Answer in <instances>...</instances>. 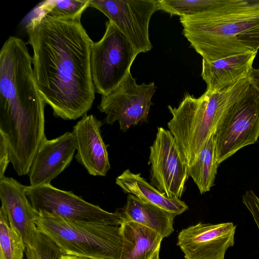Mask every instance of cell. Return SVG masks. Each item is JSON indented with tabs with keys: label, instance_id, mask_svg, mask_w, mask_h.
Listing matches in <instances>:
<instances>
[{
	"label": "cell",
	"instance_id": "cell-18",
	"mask_svg": "<svg viewBox=\"0 0 259 259\" xmlns=\"http://www.w3.org/2000/svg\"><path fill=\"white\" fill-rule=\"evenodd\" d=\"M123 219L148 227L163 238L174 231L175 215L154 205L128 194L124 207L119 210Z\"/></svg>",
	"mask_w": 259,
	"mask_h": 259
},
{
	"label": "cell",
	"instance_id": "cell-14",
	"mask_svg": "<svg viewBox=\"0 0 259 259\" xmlns=\"http://www.w3.org/2000/svg\"><path fill=\"white\" fill-rule=\"evenodd\" d=\"M24 186L13 178L0 179V198L10 224L30 245L37 232L39 213L32 207L26 194Z\"/></svg>",
	"mask_w": 259,
	"mask_h": 259
},
{
	"label": "cell",
	"instance_id": "cell-25",
	"mask_svg": "<svg viewBox=\"0 0 259 259\" xmlns=\"http://www.w3.org/2000/svg\"><path fill=\"white\" fill-rule=\"evenodd\" d=\"M237 38L253 50L257 51L259 49V26L240 34Z\"/></svg>",
	"mask_w": 259,
	"mask_h": 259
},
{
	"label": "cell",
	"instance_id": "cell-29",
	"mask_svg": "<svg viewBox=\"0 0 259 259\" xmlns=\"http://www.w3.org/2000/svg\"><path fill=\"white\" fill-rule=\"evenodd\" d=\"M160 248H158L150 259H160L159 252Z\"/></svg>",
	"mask_w": 259,
	"mask_h": 259
},
{
	"label": "cell",
	"instance_id": "cell-1",
	"mask_svg": "<svg viewBox=\"0 0 259 259\" xmlns=\"http://www.w3.org/2000/svg\"><path fill=\"white\" fill-rule=\"evenodd\" d=\"M39 92L54 115L75 120L95 99L91 71L94 42L80 21L33 16L26 25Z\"/></svg>",
	"mask_w": 259,
	"mask_h": 259
},
{
	"label": "cell",
	"instance_id": "cell-24",
	"mask_svg": "<svg viewBox=\"0 0 259 259\" xmlns=\"http://www.w3.org/2000/svg\"><path fill=\"white\" fill-rule=\"evenodd\" d=\"M242 202L251 213L259 231V198L249 190L243 195Z\"/></svg>",
	"mask_w": 259,
	"mask_h": 259
},
{
	"label": "cell",
	"instance_id": "cell-28",
	"mask_svg": "<svg viewBox=\"0 0 259 259\" xmlns=\"http://www.w3.org/2000/svg\"><path fill=\"white\" fill-rule=\"evenodd\" d=\"M61 259H87L77 256L64 254L62 256Z\"/></svg>",
	"mask_w": 259,
	"mask_h": 259
},
{
	"label": "cell",
	"instance_id": "cell-3",
	"mask_svg": "<svg viewBox=\"0 0 259 259\" xmlns=\"http://www.w3.org/2000/svg\"><path fill=\"white\" fill-rule=\"evenodd\" d=\"M250 82L249 77L243 78L222 91H206L198 98L187 93L177 107L168 106L172 118L167 122V126L188 167L196 161L228 109L247 89Z\"/></svg>",
	"mask_w": 259,
	"mask_h": 259
},
{
	"label": "cell",
	"instance_id": "cell-26",
	"mask_svg": "<svg viewBox=\"0 0 259 259\" xmlns=\"http://www.w3.org/2000/svg\"><path fill=\"white\" fill-rule=\"evenodd\" d=\"M9 162V151L4 142L0 139V179L5 177L4 174Z\"/></svg>",
	"mask_w": 259,
	"mask_h": 259
},
{
	"label": "cell",
	"instance_id": "cell-21",
	"mask_svg": "<svg viewBox=\"0 0 259 259\" xmlns=\"http://www.w3.org/2000/svg\"><path fill=\"white\" fill-rule=\"evenodd\" d=\"M26 245L21 236L10 224L2 207L0 209V259H23Z\"/></svg>",
	"mask_w": 259,
	"mask_h": 259
},
{
	"label": "cell",
	"instance_id": "cell-22",
	"mask_svg": "<svg viewBox=\"0 0 259 259\" xmlns=\"http://www.w3.org/2000/svg\"><path fill=\"white\" fill-rule=\"evenodd\" d=\"M161 10L180 17L205 13L222 6L226 0H159Z\"/></svg>",
	"mask_w": 259,
	"mask_h": 259
},
{
	"label": "cell",
	"instance_id": "cell-15",
	"mask_svg": "<svg viewBox=\"0 0 259 259\" xmlns=\"http://www.w3.org/2000/svg\"><path fill=\"white\" fill-rule=\"evenodd\" d=\"M257 52L239 54L213 62L202 59L201 75L206 83V91H220L243 78L249 77Z\"/></svg>",
	"mask_w": 259,
	"mask_h": 259
},
{
	"label": "cell",
	"instance_id": "cell-7",
	"mask_svg": "<svg viewBox=\"0 0 259 259\" xmlns=\"http://www.w3.org/2000/svg\"><path fill=\"white\" fill-rule=\"evenodd\" d=\"M25 194L38 212H45L68 221L120 226L123 220L119 210L108 212L70 191L59 189L51 184L26 186Z\"/></svg>",
	"mask_w": 259,
	"mask_h": 259
},
{
	"label": "cell",
	"instance_id": "cell-12",
	"mask_svg": "<svg viewBox=\"0 0 259 259\" xmlns=\"http://www.w3.org/2000/svg\"><path fill=\"white\" fill-rule=\"evenodd\" d=\"M103 125L92 114H85L73 126L77 161L94 176H105L110 168L107 146L101 134Z\"/></svg>",
	"mask_w": 259,
	"mask_h": 259
},
{
	"label": "cell",
	"instance_id": "cell-16",
	"mask_svg": "<svg viewBox=\"0 0 259 259\" xmlns=\"http://www.w3.org/2000/svg\"><path fill=\"white\" fill-rule=\"evenodd\" d=\"M116 184L125 193L133 195L141 200L154 205L175 216L188 209L185 202L177 198H169L151 184L140 174L127 169L116 179Z\"/></svg>",
	"mask_w": 259,
	"mask_h": 259
},
{
	"label": "cell",
	"instance_id": "cell-23",
	"mask_svg": "<svg viewBox=\"0 0 259 259\" xmlns=\"http://www.w3.org/2000/svg\"><path fill=\"white\" fill-rule=\"evenodd\" d=\"M25 253L27 259H61L65 254L55 242L38 231L32 243L26 246Z\"/></svg>",
	"mask_w": 259,
	"mask_h": 259
},
{
	"label": "cell",
	"instance_id": "cell-4",
	"mask_svg": "<svg viewBox=\"0 0 259 259\" xmlns=\"http://www.w3.org/2000/svg\"><path fill=\"white\" fill-rule=\"evenodd\" d=\"M37 231L66 255L87 259H119L122 246L120 226L74 222L40 212Z\"/></svg>",
	"mask_w": 259,
	"mask_h": 259
},
{
	"label": "cell",
	"instance_id": "cell-8",
	"mask_svg": "<svg viewBox=\"0 0 259 259\" xmlns=\"http://www.w3.org/2000/svg\"><path fill=\"white\" fill-rule=\"evenodd\" d=\"M155 92L154 82L138 84L130 73L113 92L101 96L98 108L106 114L105 123L112 124L117 121L120 129L125 132L131 126L147 121Z\"/></svg>",
	"mask_w": 259,
	"mask_h": 259
},
{
	"label": "cell",
	"instance_id": "cell-5",
	"mask_svg": "<svg viewBox=\"0 0 259 259\" xmlns=\"http://www.w3.org/2000/svg\"><path fill=\"white\" fill-rule=\"evenodd\" d=\"M102 38L92 46L91 71L95 93L107 96L131 73L139 52L110 20Z\"/></svg>",
	"mask_w": 259,
	"mask_h": 259
},
{
	"label": "cell",
	"instance_id": "cell-13",
	"mask_svg": "<svg viewBox=\"0 0 259 259\" xmlns=\"http://www.w3.org/2000/svg\"><path fill=\"white\" fill-rule=\"evenodd\" d=\"M76 145L72 132H67L52 139L46 138L40 147L28 173L30 185L49 184L71 162Z\"/></svg>",
	"mask_w": 259,
	"mask_h": 259
},
{
	"label": "cell",
	"instance_id": "cell-20",
	"mask_svg": "<svg viewBox=\"0 0 259 259\" xmlns=\"http://www.w3.org/2000/svg\"><path fill=\"white\" fill-rule=\"evenodd\" d=\"M90 7V0H46L33 10L34 16L80 21L83 11Z\"/></svg>",
	"mask_w": 259,
	"mask_h": 259
},
{
	"label": "cell",
	"instance_id": "cell-17",
	"mask_svg": "<svg viewBox=\"0 0 259 259\" xmlns=\"http://www.w3.org/2000/svg\"><path fill=\"white\" fill-rule=\"evenodd\" d=\"M120 228L122 246L119 259H150L160 248L163 237L148 227L123 219Z\"/></svg>",
	"mask_w": 259,
	"mask_h": 259
},
{
	"label": "cell",
	"instance_id": "cell-10",
	"mask_svg": "<svg viewBox=\"0 0 259 259\" xmlns=\"http://www.w3.org/2000/svg\"><path fill=\"white\" fill-rule=\"evenodd\" d=\"M90 7L106 15L139 53L151 50L149 26L161 10L159 0H90Z\"/></svg>",
	"mask_w": 259,
	"mask_h": 259
},
{
	"label": "cell",
	"instance_id": "cell-2",
	"mask_svg": "<svg viewBox=\"0 0 259 259\" xmlns=\"http://www.w3.org/2000/svg\"><path fill=\"white\" fill-rule=\"evenodd\" d=\"M180 21L191 46L203 59L215 61L254 51L237 36L259 26V0H226L216 9Z\"/></svg>",
	"mask_w": 259,
	"mask_h": 259
},
{
	"label": "cell",
	"instance_id": "cell-11",
	"mask_svg": "<svg viewBox=\"0 0 259 259\" xmlns=\"http://www.w3.org/2000/svg\"><path fill=\"white\" fill-rule=\"evenodd\" d=\"M236 226L232 223H199L183 229L177 245L185 259H224L226 251L234 243Z\"/></svg>",
	"mask_w": 259,
	"mask_h": 259
},
{
	"label": "cell",
	"instance_id": "cell-19",
	"mask_svg": "<svg viewBox=\"0 0 259 259\" xmlns=\"http://www.w3.org/2000/svg\"><path fill=\"white\" fill-rule=\"evenodd\" d=\"M220 164L216 156L213 134L207 140L194 163L188 167V173L200 194L208 192L214 185Z\"/></svg>",
	"mask_w": 259,
	"mask_h": 259
},
{
	"label": "cell",
	"instance_id": "cell-9",
	"mask_svg": "<svg viewBox=\"0 0 259 259\" xmlns=\"http://www.w3.org/2000/svg\"><path fill=\"white\" fill-rule=\"evenodd\" d=\"M148 163L151 184L168 197L180 199L189 177L188 166L169 131L157 127Z\"/></svg>",
	"mask_w": 259,
	"mask_h": 259
},
{
	"label": "cell",
	"instance_id": "cell-27",
	"mask_svg": "<svg viewBox=\"0 0 259 259\" xmlns=\"http://www.w3.org/2000/svg\"><path fill=\"white\" fill-rule=\"evenodd\" d=\"M250 81L259 90V68H252L249 75Z\"/></svg>",
	"mask_w": 259,
	"mask_h": 259
},
{
	"label": "cell",
	"instance_id": "cell-6",
	"mask_svg": "<svg viewBox=\"0 0 259 259\" xmlns=\"http://www.w3.org/2000/svg\"><path fill=\"white\" fill-rule=\"evenodd\" d=\"M259 137V90L250 81L231 105L213 133L217 160L220 164Z\"/></svg>",
	"mask_w": 259,
	"mask_h": 259
}]
</instances>
